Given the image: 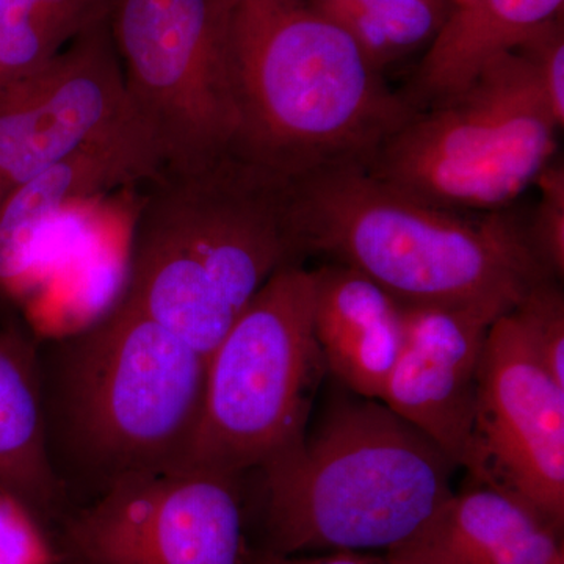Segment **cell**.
Wrapping results in <instances>:
<instances>
[{"label": "cell", "instance_id": "6da1fadb", "mask_svg": "<svg viewBox=\"0 0 564 564\" xmlns=\"http://www.w3.org/2000/svg\"><path fill=\"white\" fill-rule=\"evenodd\" d=\"M36 367L44 452L69 510L184 466L209 359L161 323L113 303L44 340Z\"/></svg>", "mask_w": 564, "mask_h": 564}, {"label": "cell", "instance_id": "7a4b0ae2", "mask_svg": "<svg viewBox=\"0 0 564 564\" xmlns=\"http://www.w3.org/2000/svg\"><path fill=\"white\" fill-rule=\"evenodd\" d=\"M236 155L284 181L369 165L417 110L307 0H220Z\"/></svg>", "mask_w": 564, "mask_h": 564}, {"label": "cell", "instance_id": "3957f363", "mask_svg": "<svg viewBox=\"0 0 564 564\" xmlns=\"http://www.w3.org/2000/svg\"><path fill=\"white\" fill-rule=\"evenodd\" d=\"M458 467L381 400L345 389L314 426L251 470L252 547L276 555L389 551L454 494Z\"/></svg>", "mask_w": 564, "mask_h": 564}, {"label": "cell", "instance_id": "277c9868", "mask_svg": "<svg viewBox=\"0 0 564 564\" xmlns=\"http://www.w3.org/2000/svg\"><path fill=\"white\" fill-rule=\"evenodd\" d=\"M293 242L377 282L403 304L513 310L545 272L527 220L414 198L350 165L285 181Z\"/></svg>", "mask_w": 564, "mask_h": 564}, {"label": "cell", "instance_id": "5b68a950", "mask_svg": "<svg viewBox=\"0 0 564 564\" xmlns=\"http://www.w3.org/2000/svg\"><path fill=\"white\" fill-rule=\"evenodd\" d=\"M118 302L210 358L270 278L303 262L285 181L237 158L148 181Z\"/></svg>", "mask_w": 564, "mask_h": 564}, {"label": "cell", "instance_id": "8992f818", "mask_svg": "<svg viewBox=\"0 0 564 564\" xmlns=\"http://www.w3.org/2000/svg\"><path fill=\"white\" fill-rule=\"evenodd\" d=\"M560 129L524 58L505 52L466 90L417 111L366 169L436 206L505 209L554 159Z\"/></svg>", "mask_w": 564, "mask_h": 564}, {"label": "cell", "instance_id": "52a82bcc", "mask_svg": "<svg viewBox=\"0 0 564 564\" xmlns=\"http://www.w3.org/2000/svg\"><path fill=\"white\" fill-rule=\"evenodd\" d=\"M313 307V270L303 262L282 267L256 293L212 352L182 467L248 474L303 436L326 370Z\"/></svg>", "mask_w": 564, "mask_h": 564}, {"label": "cell", "instance_id": "ba28073f", "mask_svg": "<svg viewBox=\"0 0 564 564\" xmlns=\"http://www.w3.org/2000/svg\"><path fill=\"white\" fill-rule=\"evenodd\" d=\"M109 28L129 106L162 169H202L236 155L220 0H113Z\"/></svg>", "mask_w": 564, "mask_h": 564}, {"label": "cell", "instance_id": "9c48e42d", "mask_svg": "<svg viewBox=\"0 0 564 564\" xmlns=\"http://www.w3.org/2000/svg\"><path fill=\"white\" fill-rule=\"evenodd\" d=\"M61 564H250L247 474L180 467L63 516Z\"/></svg>", "mask_w": 564, "mask_h": 564}, {"label": "cell", "instance_id": "30bf717a", "mask_svg": "<svg viewBox=\"0 0 564 564\" xmlns=\"http://www.w3.org/2000/svg\"><path fill=\"white\" fill-rule=\"evenodd\" d=\"M467 475L475 485L510 494L563 532L564 388L511 311L492 323L486 339Z\"/></svg>", "mask_w": 564, "mask_h": 564}, {"label": "cell", "instance_id": "8fae6325", "mask_svg": "<svg viewBox=\"0 0 564 564\" xmlns=\"http://www.w3.org/2000/svg\"><path fill=\"white\" fill-rule=\"evenodd\" d=\"M133 118L109 20L99 22L0 98V203Z\"/></svg>", "mask_w": 564, "mask_h": 564}, {"label": "cell", "instance_id": "7c38bea8", "mask_svg": "<svg viewBox=\"0 0 564 564\" xmlns=\"http://www.w3.org/2000/svg\"><path fill=\"white\" fill-rule=\"evenodd\" d=\"M505 313L494 304H403V347L380 400L458 469H469L473 458L481 359L489 329Z\"/></svg>", "mask_w": 564, "mask_h": 564}, {"label": "cell", "instance_id": "4fadbf2b", "mask_svg": "<svg viewBox=\"0 0 564 564\" xmlns=\"http://www.w3.org/2000/svg\"><path fill=\"white\" fill-rule=\"evenodd\" d=\"M161 170L158 147L133 118L18 185L0 203V288L22 293L40 280L52 225L70 207L147 184Z\"/></svg>", "mask_w": 564, "mask_h": 564}, {"label": "cell", "instance_id": "5bb4252c", "mask_svg": "<svg viewBox=\"0 0 564 564\" xmlns=\"http://www.w3.org/2000/svg\"><path fill=\"white\" fill-rule=\"evenodd\" d=\"M562 533L510 494L473 484L384 555L395 564H555Z\"/></svg>", "mask_w": 564, "mask_h": 564}, {"label": "cell", "instance_id": "9a60e30c", "mask_svg": "<svg viewBox=\"0 0 564 564\" xmlns=\"http://www.w3.org/2000/svg\"><path fill=\"white\" fill-rule=\"evenodd\" d=\"M313 276L314 334L326 370L347 391L380 400L403 347V303L340 263Z\"/></svg>", "mask_w": 564, "mask_h": 564}, {"label": "cell", "instance_id": "2e32d148", "mask_svg": "<svg viewBox=\"0 0 564 564\" xmlns=\"http://www.w3.org/2000/svg\"><path fill=\"white\" fill-rule=\"evenodd\" d=\"M564 0H473L455 7L426 47L404 98L429 109L466 90L494 58L513 52L544 22L562 14Z\"/></svg>", "mask_w": 564, "mask_h": 564}, {"label": "cell", "instance_id": "e0dca14e", "mask_svg": "<svg viewBox=\"0 0 564 564\" xmlns=\"http://www.w3.org/2000/svg\"><path fill=\"white\" fill-rule=\"evenodd\" d=\"M0 489L25 505L47 532L69 511L44 452L36 348L6 337H0Z\"/></svg>", "mask_w": 564, "mask_h": 564}, {"label": "cell", "instance_id": "ac0fdd59", "mask_svg": "<svg viewBox=\"0 0 564 564\" xmlns=\"http://www.w3.org/2000/svg\"><path fill=\"white\" fill-rule=\"evenodd\" d=\"M380 70L426 50L447 20V0H307Z\"/></svg>", "mask_w": 564, "mask_h": 564}, {"label": "cell", "instance_id": "d6986e66", "mask_svg": "<svg viewBox=\"0 0 564 564\" xmlns=\"http://www.w3.org/2000/svg\"><path fill=\"white\" fill-rule=\"evenodd\" d=\"M511 313L545 369L564 388V296L558 280L545 278L534 284Z\"/></svg>", "mask_w": 564, "mask_h": 564}, {"label": "cell", "instance_id": "ffe728a7", "mask_svg": "<svg viewBox=\"0 0 564 564\" xmlns=\"http://www.w3.org/2000/svg\"><path fill=\"white\" fill-rule=\"evenodd\" d=\"M70 40L65 32L41 22L0 18V98L50 62Z\"/></svg>", "mask_w": 564, "mask_h": 564}, {"label": "cell", "instance_id": "44dd1931", "mask_svg": "<svg viewBox=\"0 0 564 564\" xmlns=\"http://www.w3.org/2000/svg\"><path fill=\"white\" fill-rule=\"evenodd\" d=\"M534 185L540 203L527 220L530 242L545 272L558 280L564 273V170L562 163L549 162Z\"/></svg>", "mask_w": 564, "mask_h": 564}, {"label": "cell", "instance_id": "7402d4cb", "mask_svg": "<svg viewBox=\"0 0 564 564\" xmlns=\"http://www.w3.org/2000/svg\"><path fill=\"white\" fill-rule=\"evenodd\" d=\"M0 564H61L50 532L17 497L0 489Z\"/></svg>", "mask_w": 564, "mask_h": 564}, {"label": "cell", "instance_id": "603a6c76", "mask_svg": "<svg viewBox=\"0 0 564 564\" xmlns=\"http://www.w3.org/2000/svg\"><path fill=\"white\" fill-rule=\"evenodd\" d=\"M532 69L556 124L564 126V32L562 18L544 22L513 51Z\"/></svg>", "mask_w": 564, "mask_h": 564}, {"label": "cell", "instance_id": "cb8c5ba5", "mask_svg": "<svg viewBox=\"0 0 564 564\" xmlns=\"http://www.w3.org/2000/svg\"><path fill=\"white\" fill-rule=\"evenodd\" d=\"M113 0H0V18L41 22L76 39L109 20Z\"/></svg>", "mask_w": 564, "mask_h": 564}, {"label": "cell", "instance_id": "d4e9b609", "mask_svg": "<svg viewBox=\"0 0 564 564\" xmlns=\"http://www.w3.org/2000/svg\"><path fill=\"white\" fill-rule=\"evenodd\" d=\"M250 564H395L375 552H332L323 555H276L252 547Z\"/></svg>", "mask_w": 564, "mask_h": 564}, {"label": "cell", "instance_id": "484cf974", "mask_svg": "<svg viewBox=\"0 0 564 564\" xmlns=\"http://www.w3.org/2000/svg\"><path fill=\"white\" fill-rule=\"evenodd\" d=\"M555 564H564V555L560 556Z\"/></svg>", "mask_w": 564, "mask_h": 564}]
</instances>
